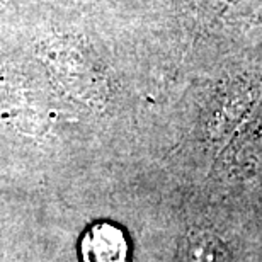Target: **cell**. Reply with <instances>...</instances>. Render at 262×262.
<instances>
[{
    "label": "cell",
    "instance_id": "obj_1",
    "mask_svg": "<svg viewBox=\"0 0 262 262\" xmlns=\"http://www.w3.org/2000/svg\"><path fill=\"white\" fill-rule=\"evenodd\" d=\"M82 262H128L129 244L124 232L109 222L91 225L80 240Z\"/></svg>",
    "mask_w": 262,
    "mask_h": 262
},
{
    "label": "cell",
    "instance_id": "obj_2",
    "mask_svg": "<svg viewBox=\"0 0 262 262\" xmlns=\"http://www.w3.org/2000/svg\"><path fill=\"white\" fill-rule=\"evenodd\" d=\"M184 262H232L223 242L208 230H192L186 238Z\"/></svg>",
    "mask_w": 262,
    "mask_h": 262
}]
</instances>
